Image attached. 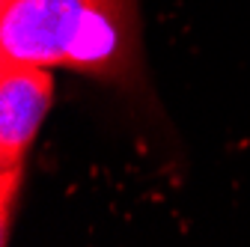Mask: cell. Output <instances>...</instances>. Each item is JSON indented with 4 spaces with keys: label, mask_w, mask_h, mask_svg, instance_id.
Instances as JSON below:
<instances>
[{
    "label": "cell",
    "mask_w": 250,
    "mask_h": 247,
    "mask_svg": "<svg viewBox=\"0 0 250 247\" xmlns=\"http://www.w3.org/2000/svg\"><path fill=\"white\" fill-rule=\"evenodd\" d=\"M54 102V69L0 57V221L9 235L24 158Z\"/></svg>",
    "instance_id": "cell-2"
},
{
    "label": "cell",
    "mask_w": 250,
    "mask_h": 247,
    "mask_svg": "<svg viewBox=\"0 0 250 247\" xmlns=\"http://www.w3.org/2000/svg\"><path fill=\"white\" fill-rule=\"evenodd\" d=\"M0 57L122 81L134 69L131 0H0Z\"/></svg>",
    "instance_id": "cell-1"
}]
</instances>
